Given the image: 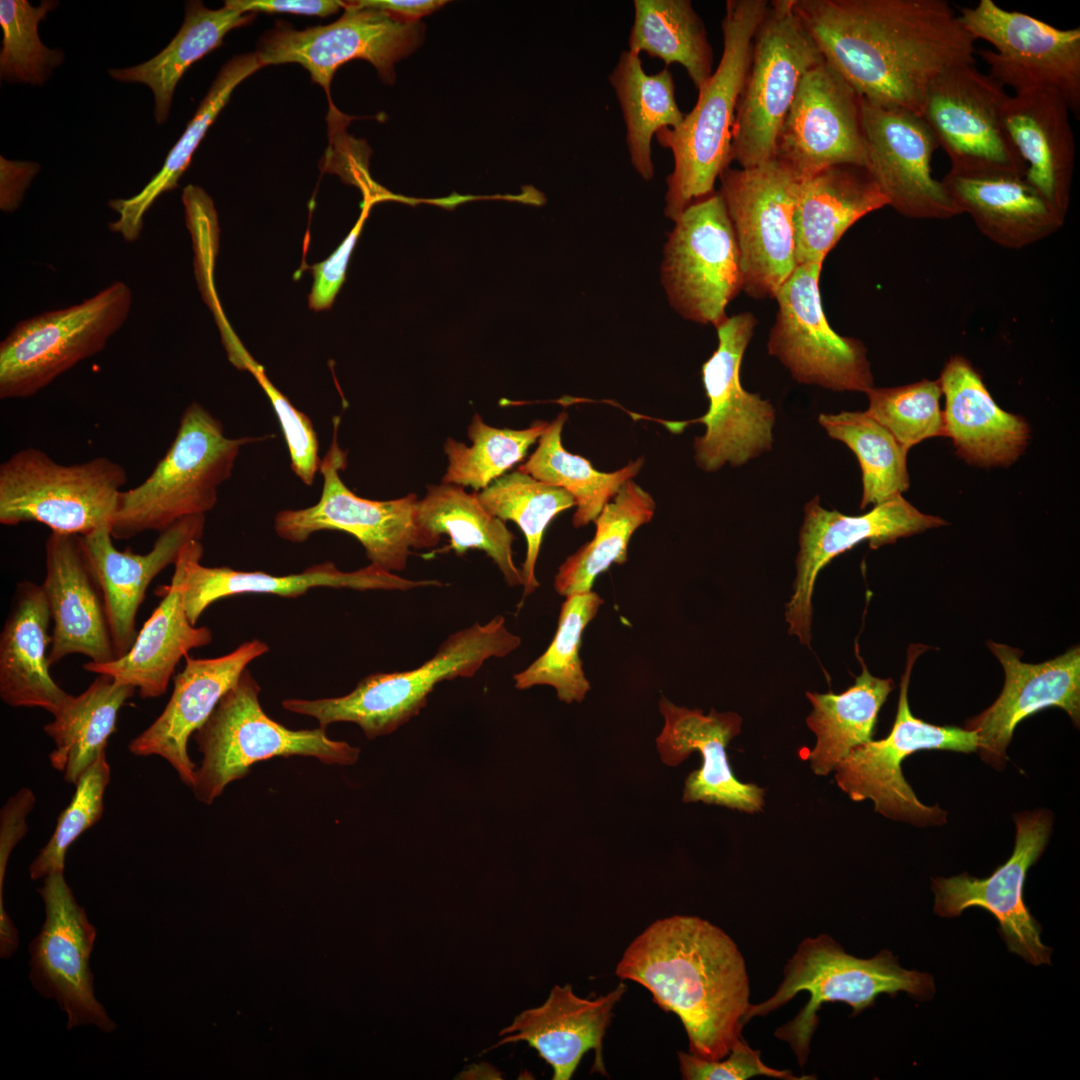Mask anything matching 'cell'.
Returning a JSON list of instances; mask_svg holds the SVG:
<instances>
[{
  "mask_svg": "<svg viewBox=\"0 0 1080 1080\" xmlns=\"http://www.w3.org/2000/svg\"><path fill=\"white\" fill-rule=\"evenodd\" d=\"M824 60L865 100L921 115L944 71L975 64L976 40L944 0H794Z\"/></svg>",
  "mask_w": 1080,
  "mask_h": 1080,
  "instance_id": "cell-1",
  "label": "cell"
},
{
  "mask_svg": "<svg viewBox=\"0 0 1080 1080\" xmlns=\"http://www.w3.org/2000/svg\"><path fill=\"white\" fill-rule=\"evenodd\" d=\"M615 974L639 983L661 1009L675 1013L689 1053L699 1058H725L742 1037L751 1005L746 964L730 936L707 920H656L628 945Z\"/></svg>",
  "mask_w": 1080,
  "mask_h": 1080,
  "instance_id": "cell-2",
  "label": "cell"
},
{
  "mask_svg": "<svg viewBox=\"0 0 1080 1080\" xmlns=\"http://www.w3.org/2000/svg\"><path fill=\"white\" fill-rule=\"evenodd\" d=\"M769 1L728 0L721 22L723 52L716 70L698 90L693 109L676 128L655 134L674 166L666 179L664 215L675 221L692 203L711 195L730 167L732 128L749 66L755 32Z\"/></svg>",
  "mask_w": 1080,
  "mask_h": 1080,
  "instance_id": "cell-3",
  "label": "cell"
},
{
  "mask_svg": "<svg viewBox=\"0 0 1080 1080\" xmlns=\"http://www.w3.org/2000/svg\"><path fill=\"white\" fill-rule=\"evenodd\" d=\"M521 638L510 632L505 618L452 633L432 658L400 672L372 673L347 695L315 700L286 699L284 709L311 716L326 728L336 722L357 724L368 739L394 732L419 714L434 687L457 677H472L491 658L516 650Z\"/></svg>",
  "mask_w": 1080,
  "mask_h": 1080,
  "instance_id": "cell-4",
  "label": "cell"
},
{
  "mask_svg": "<svg viewBox=\"0 0 1080 1080\" xmlns=\"http://www.w3.org/2000/svg\"><path fill=\"white\" fill-rule=\"evenodd\" d=\"M260 439L227 437L221 421L192 402L150 475L122 491L112 537L124 540L146 531L161 532L183 518L205 515L215 507L218 488L230 478L241 448Z\"/></svg>",
  "mask_w": 1080,
  "mask_h": 1080,
  "instance_id": "cell-5",
  "label": "cell"
},
{
  "mask_svg": "<svg viewBox=\"0 0 1080 1080\" xmlns=\"http://www.w3.org/2000/svg\"><path fill=\"white\" fill-rule=\"evenodd\" d=\"M801 991L809 993V1001L791 1021L776 1030L775 1036L791 1046L803 1067L822 1004L844 1002L857 1015L873 1006L880 994L894 997L905 992L918 1000H927L933 997L935 985L932 975L902 968L888 950L861 959L847 954L829 935L821 934L800 943L785 966L784 979L776 993L762 1003L750 1005L744 1025L755 1016L780 1008Z\"/></svg>",
  "mask_w": 1080,
  "mask_h": 1080,
  "instance_id": "cell-6",
  "label": "cell"
},
{
  "mask_svg": "<svg viewBox=\"0 0 1080 1080\" xmlns=\"http://www.w3.org/2000/svg\"><path fill=\"white\" fill-rule=\"evenodd\" d=\"M260 690L246 669L194 733L203 755L192 786L200 802L210 805L252 765L273 757H314L330 765L357 762L360 749L330 739L326 728L292 730L271 719L259 702Z\"/></svg>",
  "mask_w": 1080,
  "mask_h": 1080,
  "instance_id": "cell-7",
  "label": "cell"
},
{
  "mask_svg": "<svg viewBox=\"0 0 1080 1080\" xmlns=\"http://www.w3.org/2000/svg\"><path fill=\"white\" fill-rule=\"evenodd\" d=\"M127 479L125 468L105 456L67 465L23 448L0 465V523L38 522L79 536L112 528Z\"/></svg>",
  "mask_w": 1080,
  "mask_h": 1080,
  "instance_id": "cell-8",
  "label": "cell"
},
{
  "mask_svg": "<svg viewBox=\"0 0 1080 1080\" xmlns=\"http://www.w3.org/2000/svg\"><path fill=\"white\" fill-rule=\"evenodd\" d=\"M132 303L131 288L114 281L77 304L18 322L0 343V399L32 397L101 352L128 319Z\"/></svg>",
  "mask_w": 1080,
  "mask_h": 1080,
  "instance_id": "cell-9",
  "label": "cell"
},
{
  "mask_svg": "<svg viewBox=\"0 0 1080 1080\" xmlns=\"http://www.w3.org/2000/svg\"><path fill=\"white\" fill-rule=\"evenodd\" d=\"M822 61L794 0L770 1L753 38L737 102L731 161L751 168L774 159L778 134L800 82Z\"/></svg>",
  "mask_w": 1080,
  "mask_h": 1080,
  "instance_id": "cell-10",
  "label": "cell"
},
{
  "mask_svg": "<svg viewBox=\"0 0 1080 1080\" xmlns=\"http://www.w3.org/2000/svg\"><path fill=\"white\" fill-rule=\"evenodd\" d=\"M924 650L921 645H911L908 649L890 733L884 739L856 747L834 770L838 787L853 801L870 799L875 811L883 816L922 827L946 823L947 812L938 805H925L917 798L902 773L904 759L920 750L968 754L975 752L978 744L975 731L938 726L913 716L908 686L914 662Z\"/></svg>",
  "mask_w": 1080,
  "mask_h": 1080,
  "instance_id": "cell-11",
  "label": "cell"
},
{
  "mask_svg": "<svg viewBox=\"0 0 1080 1080\" xmlns=\"http://www.w3.org/2000/svg\"><path fill=\"white\" fill-rule=\"evenodd\" d=\"M661 263L671 307L684 319L717 327L742 291L740 253L718 191L688 206L673 221Z\"/></svg>",
  "mask_w": 1080,
  "mask_h": 1080,
  "instance_id": "cell-12",
  "label": "cell"
},
{
  "mask_svg": "<svg viewBox=\"0 0 1080 1080\" xmlns=\"http://www.w3.org/2000/svg\"><path fill=\"white\" fill-rule=\"evenodd\" d=\"M718 179L740 253L742 291L756 299L774 298L797 266L794 212L800 179L775 158L751 168L728 167Z\"/></svg>",
  "mask_w": 1080,
  "mask_h": 1080,
  "instance_id": "cell-13",
  "label": "cell"
},
{
  "mask_svg": "<svg viewBox=\"0 0 1080 1080\" xmlns=\"http://www.w3.org/2000/svg\"><path fill=\"white\" fill-rule=\"evenodd\" d=\"M1007 96L974 64L952 67L930 83L921 116L950 160L949 173L1024 177L1026 166L1003 125Z\"/></svg>",
  "mask_w": 1080,
  "mask_h": 1080,
  "instance_id": "cell-14",
  "label": "cell"
},
{
  "mask_svg": "<svg viewBox=\"0 0 1080 1080\" xmlns=\"http://www.w3.org/2000/svg\"><path fill=\"white\" fill-rule=\"evenodd\" d=\"M339 423L340 418L334 417L332 441L321 459L320 499L307 508L279 511L274 530L280 538L293 543H303L320 531H343L361 543L370 564L393 573L402 571L411 549L423 548L415 523L419 499L409 494L377 501L353 493L340 477L347 465V454L337 441Z\"/></svg>",
  "mask_w": 1080,
  "mask_h": 1080,
  "instance_id": "cell-15",
  "label": "cell"
},
{
  "mask_svg": "<svg viewBox=\"0 0 1080 1080\" xmlns=\"http://www.w3.org/2000/svg\"><path fill=\"white\" fill-rule=\"evenodd\" d=\"M756 325L750 312L727 317L716 327L717 349L702 365L709 406L689 423L705 426L693 444L695 462L705 472H716L725 464L744 465L772 448L775 408L740 381L742 359Z\"/></svg>",
  "mask_w": 1080,
  "mask_h": 1080,
  "instance_id": "cell-16",
  "label": "cell"
},
{
  "mask_svg": "<svg viewBox=\"0 0 1080 1080\" xmlns=\"http://www.w3.org/2000/svg\"><path fill=\"white\" fill-rule=\"evenodd\" d=\"M344 13L333 23L297 30L278 21L263 34L255 51L262 67L297 63L329 95L336 70L344 63L369 61L387 83L394 64L422 41L423 26L373 8L344 1Z\"/></svg>",
  "mask_w": 1080,
  "mask_h": 1080,
  "instance_id": "cell-17",
  "label": "cell"
},
{
  "mask_svg": "<svg viewBox=\"0 0 1080 1080\" xmlns=\"http://www.w3.org/2000/svg\"><path fill=\"white\" fill-rule=\"evenodd\" d=\"M822 266L797 265L776 292L777 313L769 333L768 353L798 383L865 393L874 387L867 349L860 340L839 335L831 328L822 306Z\"/></svg>",
  "mask_w": 1080,
  "mask_h": 1080,
  "instance_id": "cell-18",
  "label": "cell"
},
{
  "mask_svg": "<svg viewBox=\"0 0 1080 1080\" xmlns=\"http://www.w3.org/2000/svg\"><path fill=\"white\" fill-rule=\"evenodd\" d=\"M967 32L995 50L978 52L1003 87L1055 90L1071 113L1080 115V28L1060 29L1031 15L1001 8L992 0L963 7L958 14Z\"/></svg>",
  "mask_w": 1080,
  "mask_h": 1080,
  "instance_id": "cell-19",
  "label": "cell"
},
{
  "mask_svg": "<svg viewBox=\"0 0 1080 1080\" xmlns=\"http://www.w3.org/2000/svg\"><path fill=\"white\" fill-rule=\"evenodd\" d=\"M1015 845L1008 860L987 878L962 873L932 879L934 912L945 918L958 917L971 907L989 912L999 924L1008 950L1031 965L1051 964L1052 949L1041 941V926L1023 898L1028 870L1043 853L1053 824L1049 810L1017 813Z\"/></svg>",
  "mask_w": 1080,
  "mask_h": 1080,
  "instance_id": "cell-20",
  "label": "cell"
},
{
  "mask_svg": "<svg viewBox=\"0 0 1080 1080\" xmlns=\"http://www.w3.org/2000/svg\"><path fill=\"white\" fill-rule=\"evenodd\" d=\"M944 525H947L944 519L920 512L902 495L858 516L824 509L820 497L815 496L804 506L795 561L796 577L785 610L789 634L796 636L801 644H810L815 581L836 556L864 541H868L871 549H877L893 544L899 538Z\"/></svg>",
  "mask_w": 1080,
  "mask_h": 1080,
  "instance_id": "cell-21",
  "label": "cell"
},
{
  "mask_svg": "<svg viewBox=\"0 0 1080 1080\" xmlns=\"http://www.w3.org/2000/svg\"><path fill=\"white\" fill-rule=\"evenodd\" d=\"M774 158L800 180L835 165L866 167L861 96L825 60L802 78Z\"/></svg>",
  "mask_w": 1080,
  "mask_h": 1080,
  "instance_id": "cell-22",
  "label": "cell"
},
{
  "mask_svg": "<svg viewBox=\"0 0 1080 1080\" xmlns=\"http://www.w3.org/2000/svg\"><path fill=\"white\" fill-rule=\"evenodd\" d=\"M45 921L30 944V979L46 998H54L67 1014V1028L93 1024L105 1032L115 1023L94 995L89 959L96 931L77 903L63 871L44 878L38 890Z\"/></svg>",
  "mask_w": 1080,
  "mask_h": 1080,
  "instance_id": "cell-23",
  "label": "cell"
},
{
  "mask_svg": "<svg viewBox=\"0 0 1080 1080\" xmlns=\"http://www.w3.org/2000/svg\"><path fill=\"white\" fill-rule=\"evenodd\" d=\"M866 168L888 206L912 219L945 220L961 215L942 182L932 175L938 142L923 117L861 97Z\"/></svg>",
  "mask_w": 1080,
  "mask_h": 1080,
  "instance_id": "cell-24",
  "label": "cell"
},
{
  "mask_svg": "<svg viewBox=\"0 0 1080 1080\" xmlns=\"http://www.w3.org/2000/svg\"><path fill=\"white\" fill-rule=\"evenodd\" d=\"M987 645L1004 669V686L995 702L967 720L965 728L976 732V751L982 760L1001 770L1015 727L1024 718L1059 707L1079 725L1080 649L1073 647L1054 659L1030 664L1021 661L1017 648L991 640Z\"/></svg>",
  "mask_w": 1080,
  "mask_h": 1080,
  "instance_id": "cell-25",
  "label": "cell"
},
{
  "mask_svg": "<svg viewBox=\"0 0 1080 1080\" xmlns=\"http://www.w3.org/2000/svg\"><path fill=\"white\" fill-rule=\"evenodd\" d=\"M268 650L264 641L252 639L215 658L186 655L185 667L174 678L173 692L164 710L130 741L129 751L136 756H160L192 788L196 767L187 751L189 738L208 720L248 664Z\"/></svg>",
  "mask_w": 1080,
  "mask_h": 1080,
  "instance_id": "cell-26",
  "label": "cell"
},
{
  "mask_svg": "<svg viewBox=\"0 0 1080 1080\" xmlns=\"http://www.w3.org/2000/svg\"><path fill=\"white\" fill-rule=\"evenodd\" d=\"M664 727L656 738L657 750L664 764L676 766L695 750L702 765L685 780L683 801L703 802L746 813L762 810L764 789L739 781L730 766L726 747L739 734L741 717L734 712L708 714L699 709L677 706L664 696L659 701Z\"/></svg>",
  "mask_w": 1080,
  "mask_h": 1080,
  "instance_id": "cell-27",
  "label": "cell"
},
{
  "mask_svg": "<svg viewBox=\"0 0 1080 1080\" xmlns=\"http://www.w3.org/2000/svg\"><path fill=\"white\" fill-rule=\"evenodd\" d=\"M42 588L53 623L48 661L82 654L94 663L116 659L101 588L81 536L51 532L45 542Z\"/></svg>",
  "mask_w": 1080,
  "mask_h": 1080,
  "instance_id": "cell-28",
  "label": "cell"
},
{
  "mask_svg": "<svg viewBox=\"0 0 1080 1080\" xmlns=\"http://www.w3.org/2000/svg\"><path fill=\"white\" fill-rule=\"evenodd\" d=\"M205 523V515L177 521L159 532L152 549L145 554L118 550L109 527L81 536L102 591L116 658L126 654L137 637L136 616L151 581L175 564L188 542L201 540Z\"/></svg>",
  "mask_w": 1080,
  "mask_h": 1080,
  "instance_id": "cell-29",
  "label": "cell"
},
{
  "mask_svg": "<svg viewBox=\"0 0 1080 1080\" xmlns=\"http://www.w3.org/2000/svg\"><path fill=\"white\" fill-rule=\"evenodd\" d=\"M204 548L201 540H192L184 547L186 560L185 610L191 624L196 625L203 612L214 602L240 594H273L286 598L304 595L318 587L345 588L358 591L398 590L439 586L437 580H411L400 577L375 565L345 572L326 561L306 568L301 573L271 575L262 571H240L231 567H208L201 564Z\"/></svg>",
  "mask_w": 1080,
  "mask_h": 1080,
  "instance_id": "cell-30",
  "label": "cell"
},
{
  "mask_svg": "<svg viewBox=\"0 0 1080 1080\" xmlns=\"http://www.w3.org/2000/svg\"><path fill=\"white\" fill-rule=\"evenodd\" d=\"M623 981L597 998H581L571 985H555L546 1001L518 1014L499 1032L497 1046L526 1042L553 1070V1080H569L582 1057L595 1051L593 1068L606 1075L602 1043L613 1009L626 991Z\"/></svg>",
  "mask_w": 1080,
  "mask_h": 1080,
  "instance_id": "cell-31",
  "label": "cell"
},
{
  "mask_svg": "<svg viewBox=\"0 0 1080 1080\" xmlns=\"http://www.w3.org/2000/svg\"><path fill=\"white\" fill-rule=\"evenodd\" d=\"M937 380L945 397L944 437L951 438L956 453L981 467L1013 464L1029 442L1026 420L997 405L981 374L963 356L950 357Z\"/></svg>",
  "mask_w": 1080,
  "mask_h": 1080,
  "instance_id": "cell-32",
  "label": "cell"
},
{
  "mask_svg": "<svg viewBox=\"0 0 1080 1080\" xmlns=\"http://www.w3.org/2000/svg\"><path fill=\"white\" fill-rule=\"evenodd\" d=\"M1070 108L1055 90L1026 88L1008 95L1005 130L1026 166L1024 179L1067 214L1076 147Z\"/></svg>",
  "mask_w": 1080,
  "mask_h": 1080,
  "instance_id": "cell-33",
  "label": "cell"
},
{
  "mask_svg": "<svg viewBox=\"0 0 1080 1080\" xmlns=\"http://www.w3.org/2000/svg\"><path fill=\"white\" fill-rule=\"evenodd\" d=\"M184 547L174 564L165 595L138 632L130 650L110 662L88 661L83 665L84 670L105 674L118 683L130 685L143 699L157 698L166 692L181 658L190 650L212 641L211 630L191 624L185 610Z\"/></svg>",
  "mask_w": 1080,
  "mask_h": 1080,
  "instance_id": "cell-34",
  "label": "cell"
},
{
  "mask_svg": "<svg viewBox=\"0 0 1080 1080\" xmlns=\"http://www.w3.org/2000/svg\"><path fill=\"white\" fill-rule=\"evenodd\" d=\"M888 206L866 167L835 165L799 182L794 212L796 264L823 263L846 231Z\"/></svg>",
  "mask_w": 1080,
  "mask_h": 1080,
  "instance_id": "cell-35",
  "label": "cell"
},
{
  "mask_svg": "<svg viewBox=\"0 0 1080 1080\" xmlns=\"http://www.w3.org/2000/svg\"><path fill=\"white\" fill-rule=\"evenodd\" d=\"M50 621L42 585L18 583L0 634V698L11 707H37L53 715L69 695L49 672Z\"/></svg>",
  "mask_w": 1080,
  "mask_h": 1080,
  "instance_id": "cell-36",
  "label": "cell"
},
{
  "mask_svg": "<svg viewBox=\"0 0 1080 1080\" xmlns=\"http://www.w3.org/2000/svg\"><path fill=\"white\" fill-rule=\"evenodd\" d=\"M961 213L993 243L1022 249L1059 231L1065 217L1024 177H965L947 172L941 180Z\"/></svg>",
  "mask_w": 1080,
  "mask_h": 1080,
  "instance_id": "cell-37",
  "label": "cell"
},
{
  "mask_svg": "<svg viewBox=\"0 0 1080 1080\" xmlns=\"http://www.w3.org/2000/svg\"><path fill=\"white\" fill-rule=\"evenodd\" d=\"M415 523L423 548L436 545L440 536L447 534L457 554L479 549L493 560L509 586H523L513 559L514 535L505 521L485 509L478 493L451 484L429 486L417 502Z\"/></svg>",
  "mask_w": 1080,
  "mask_h": 1080,
  "instance_id": "cell-38",
  "label": "cell"
},
{
  "mask_svg": "<svg viewBox=\"0 0 1080 1080\" xmlns=\"http://www.w3.org/2000/svg\"><path fill=\"white\" fill-rule=\"evenodd\" d=\"M253 18V13L242 12L226 1L219 9H209L201 1H189L179 31L163 50L141 64L112 68L108 73L121 82L148 86L154 96L156 123L163 124L169 116L175 88L187 69L221 46L227 33Z\"/></svg>",
  "mask_w": 1080,
  "mask_h": 1080,
  "instance_id": "cell-39",
  "label": "cell"
},
{
  "mask_svg": "<svg viewBox=\"0 0 1080 1080\" xmlns=\"http://www.w3.org/2000/svg\"><path fill=\"white\" fill-rule=\"evenodd\" d=\"M263 68L256 53L241 54L229 60L219 71L184 132L170 149L163 166L148 184L129 198L111 199L108 206L118 213L109 230L118 233L126 242L140 238L144 216L156 199L173 190L189 167L194 152L219 113L229 102L234 89L246 78Z\"/></svg>",
  "mask_w": 1080,
  "mask_h": 1080,
  "instance_id": "cell-40",
  "label": "cell"
},
{
  "mask_svg": "<svg viewBox=\"0 0 1080 1080\" xmlns=\"http://www.w3.org/2000/svg\"><path fill=\"white\" fill-rule=\"evenodd\" d=\"M136 688L116 682L105 674L81 694H69L43 730L53 740L51 766L64 773V780L76 784L81 775L105 752L116 731L120 709Z\"/></svg>",
  "mask_w": 1080,
  "mask_h": 1080,
  "instance_id": "cell-41",
  "label": "cell"
},
{
  "mask_svg": "<svg viewBox=\"0 0 1080 1080\" xmlns=\"http://www.w3.org/2000/svg\"><path fill=\"white\" fill-rule=\"evenodd\" d=\"M857 658L862 672L843 693H806L813 707L806 723L816 736L808 759L817 775H828L852 750L872 740L879 710L894 689L892 679L873 676Z\"/></svg>",
  "mask_w": 1080,
  "mask_h": 1080,
  "instance_id": "cell-42",
  "label": "cell"
},
{
  "mask_svg": "<svg viewBox=\"0 0 1080 1080\" xmlns=\"http://www.w3.org/2000/svg\"><path fill=\"white\" fill-rule=\"evenodd\" d=\"M608 79L626 125L630 163L643 180L650 181L654 176L653 136L662 128H676L685 116L676 101L673 75L668 67L647 74L640 55L626 50Z\"/></svg>",
  "mask_w": 1080,
  "mask_h": 1080,
  "instance_id": "cell-43",
  "label": "cell"
},
{
  "mask_svg": "<svg viewBox=\"0 0 1080 1080\" xmlns=\"http://www.w3.org/2000/svg\"><path fill=\"white\" fill-rule=\"evenodd\" d=\"M656 503L633 480L627 481L596 518V532L558 568L554 588L559 595L589 592L596 578L613 564L627 561L634 532L650 522Z\"/></svg>",
  "mask_w": 1080,
  "mask_h": 1080,
  "instance_id": "cell-44",
  "label": "cell"
},
{
  "mask_svg": "<svg viewBox=\"0 0 1080 1080\" xmlns=\"http://www.w3.org/2000/svg\"><path fill=\"white\" fill-rule=\"evenodd\" d=\"M629 51L683 66L697 91L712 75L713 51L689 0H634Z\"/></svg>",
  "mask_w": 1080,
  "mask_h": 1080,
  "instance_id": "cell-45",
  "label": "cell"
},
{
  "mask_svg": "<svg viewBox=\"0 0 1080 1080\" xmlns=\"http://www.w3.org/2000/svg\"><path fill=\"white\" fill-rule=\"evenodd\" d=\"M567 418L562 412L549 424L536 450L518 470L570 493L576 506L572 523L580 528L594 522L619 489L639 473L644 457L613 472L596 470L586 458L564 448L561 435Z\"/></svg>",
  "mask_w": 1080,
  "mask_h": 1080,
  "instance_id": "cell-46",
  "label": "cell"
},
{
  "mask_svg": "<svg viewBox=\"0 0 1080 1080\" xmlns=\"http://www.w3.org/2000/svg\"><path fill=\"white\" fill-rule=\"evenodd\" d=\"M818 423L857 457L862 472L860 509L902 495L910 486L908 449L866 411L821 413Z\"/></svg>",
  "mask_w": 1080,
  "mask_h": 1080,
  "instance_id": "cell-47",
  "label": "cell"
},
{
  "mask_svg": "<svg viewBox=\"0 0 1080 1080\" xmlns=\"http://www.w3.org/2000/svg\"><path fill=\"white\" fill-rule=\"evenodd\" d=\"M478 498L489 513L515 522L525 536L527 550L521 569L524 599L539 587L535 569L544 533L558 514L575 506L574 498L520 470L496 479L478 493Z\"/></svg>",
  "mask_w": 1080,
  "mask_h": 1080,
  "instance_id": "cell-48",
  "label": "cell"
},
{
  "mask_svg": "<svg viewBox=\"0 0 1080 1080\" xmlns=\"http://www.w3.org/2000/svg\"><path fill=\"white\" fill-rule=\"evenodd\" d=\"M604 603L592 590L569 595L562 603L558 626L546 651L525 670L513 676L519 690L537 685L552 686L560 701L582 702L591 689L579 651L582 635Z\"/></svg>",
  "mask_w": 1080,
  "mask_h": 1080,
  "instance_id": "cell-49",
  "label": "cell"
},
{
  "mask_svg": "<svg viewBox=\"0 0 1080 1080\" xmlns=\"http://www.w3.org/2000/svg\"><path fill=\"white\" fill-rule=\"evenodd\" d=\"M549 424L537 420L525 429H500L475 414L468 427L470 446L452 438L444 444L448 466L442 483L485 489L525 457Z\"/></svg>",
  "mask_w": 1080,
  "mask_h": 1080,
  "instance_id": "cell-50",
  "label": "cell"
},
{
  "mask_svg": "<svg viewBox=\"0 0 1080 1080\" xmlns=\"http://www.w3.org/2000/svg\"><path fill=\"white\" fill-rule=\"evenodd\" d=\"M57 1L44 0L32 6L26 0L0 1L3 31L0 76L8 82L42 85L64 58L61 50H51L40 40L38 25L56 8Z\"/></svg>",
  "mask_w": 1080,
  "mask_h": 1080,
  "instance_id": "cell-51",
  "label": "cell"
},
{
  "mask_svg": "<svg viewBox=\"0 0 1080 1080\" xmlns=\"http://www.w3.org/2000/svg\"><path fill=\"white\" fill-rule=\"evenodd\" d=\"M866 412L886 428L906 449L933 437H944L942 391L938 380L922 379L910 384L876 388L865 392Z\"/></svg>",
  "mask_w": 1080,
  "mask_h": 1080,
  "instance_id": "cell-52",
  "label": "cell"
},
{
  "mask_svg": "<svg viewBox=\"0 0 1080 1080\" xmlns=\"http://www.w3.org/2000/svg\"><path fill=\"white\" fill-rule=\"evenodd\" d=\"M106 752L81 775L76 791L57 819L56 827L29 867L31 879L45 878L64 870L68 848L87 829L97 823L104 811V793L110 781Z\"/></svg>",
  "mask_w": 1080,
  "mask_h": 1080,
  "instance_id": "cell-53",
  "label": "cell"
},
{
  "mask_svg": "<svg viewBox=\"0 0 1080 1080\" xmlns=\"http://www.w3.org/2000/svg\"><path fill=\"white\" fill-rule=\"evenodd\" d=\"M226 351L230 362L239 369L249 371L264 390L279 421L292 471L304 484L312 485L321 459L318 437L311 420L271 383L264 368L251 357L240 341Z\"/></svg>",
  "mask_w": 1080,
  "mask_h": 1080,
  "instance_id": "cell-54",
  "label": "cell"
},
{
  "mask_svg": "<svg viewBox=\"0 0 1080 1080\" xmlns=\"http://www.w3.org/2000/svg\"><path fill=\"white\" fill-rule=\"evenodd\" d=\"M726 1059L705 1060L691 1053L678 1052L680 1072L686 1080H745L754 1076H768L784 1080L812 1079L795 1077L788 1070H777L765 1065L760 1051L752 1049L741 1037L726 1055Z\"/></svg>",
  "mask_w": 1080,
  "mask_h": 1080,
  "instance_id": "cell-55",
  "label": "cell"
},
{
  "mask_svg": "<svg viewBox=\"0 0 1080 1080\" xmlns=\"http://www.w3.org/2000/svg\"><path fill=\"white\" fill-rule=\"evenodd\" d=\"M372 201L366 199L360 218L339 247L323 262L315 264L311 271L314 283L309 295V307L313 310L328 309L340 290L352 250L368 216Z\"/></svg>",
  "mask_w": 1080,
  "mask_h": 1080,
  "instance_id": "cell-56",
  "label": "cell"
},
{
  "mask_svg": "<svg viewBox=\"0 0 1080 1080\" xmlns=\"http://www.w3.org/2000/svg\"><path fill=\"white\" fill-rule=\"evenodd\" d=\"M35 795L29 788H21L11 796L0 814V904H3V881L8 859L16 844L26 835V817L35 805Z\"/></svg>",
  "mask_w": 1080,
  "mask_h": 1080,
  "instance_id": "cell-57",
  "label": "cell"
},
{
  "mask_svg": "<svg viewBox=\"0 0 1080 1080\" xmlns=\"http://www.w3.org/2000/svg\"><path fill=\"white\" fill-rule=\"evenodd\" d=\"M245 13H290L327 17L344 9V1L335 0H227Z\"/></svg>",
  "mask_w": 1080,
  "mask_h": 1080,
  "instance_id": "cell-58",
  "label": "cell"
},
{
  "mask_svg": "<svg viewBox=\"0 0 1080 1080\" xmlns=\"http://www.w3.org/2000/svg\"><path fill=\"white\" fill-rule=\"evenodd\" d=\"M33 163L9 162L1 157L0 208L5 212L16 210L24 197V192L37 173Z\"/></svg>",
  "mask_w": 1080,
  "mask_h": 1080,
  "instance_id": "cell-59",
  "label": "cell"
},
{
  "mask_svg": "<svg viewBox=\"0 0 1080 1080\" xmlns=\"http://www.w3.org/2000/svg\"><path fill=\"white\" fill-rule=\"evenodd\" d=\"M359 8H373L416 22L419 18L440 8L445 1L438 0H359L351 1Z\"/></svg>",
  "mask_w": 1080,
  "mask_h": 1080,
  "instance_id": "cell-60",
  "label": "cell"
}]
</instances>
